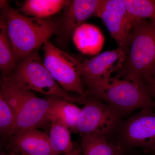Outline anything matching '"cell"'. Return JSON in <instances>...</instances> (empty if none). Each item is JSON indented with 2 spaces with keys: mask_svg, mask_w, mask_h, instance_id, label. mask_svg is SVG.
Instances as JSON below:
<instances>
[{
  "mask_svg": "<svg viewBox=\"0 0 155 155\" xmlns=\"http://www.w3.org/2000/svg\"><path fill=\"white\" fill-rule=\"evenodd\" d=\"M8 34L16 60L29 55L56 33L58 22L25 16L1 1Z\"/></svg>",
  "mask_w": 155,
  "mask_h": 155,
  "instance_id": "6da1fadb",
  "label": "cell"
},
{
  "mask_svg": "<svg viewBox=\"0 0 155 155\" xmlns=\"http://www.w3.org/2000/svg\"><path fill=\"white\" fill-rule=\"evenodd\" d=\"M155 68V21L137 19L130 38L128 51L119 75L143 82Z\"/></svg>",
  "mask_w": 155,
  "mask_h": 155,
  "instance_id": "7a4b0ae2",
  "label": "cell"
},
{
  "mask_svg": "<svg viewBox=\"0 0 155 155\" xmlns=\"http://www.w3.org/2000/svg\"><path fill=\"white\" fill-rule=\"evenodd\" d=\"M1 83L64 98L73 103L85 104L86 96H70L51 75L36 50L23 58L15 71L3 76Z\"/></svg>",
  "mask_w": 155,
  "mask_h": 155,
  "instance_id": "3957f363",
  "label": "cell"
},
{
  "mask_svg": "<svg viewBox=\"0 0 155 155\" xmlns=\"http://www.w3.org/2000/svg\"><path fill=\"white\" fill-rule=\"evenodd\" d=\"M92 97L104 101L126 113L136 109L153 110L155 101L143 82L130 80L119 75L88 89Z\"/></svg>",
  "mask_w": 155,
  "mask_h": 155,
  "instance_id": "277c9868",
  "label": "cell"
},
{
  "mask_svg": "<svg viewBox=\"0 0 155 155\" xmlns=\"http://www.w3.org/2000/svg\"><path fill=\"white\" fill-rule=\"evenodd\" d=\"M0 94L9 104L15 116L13 135L30 129H37L48 121L50 104L33 92L1 83Z\"/></svg>",
  "mask_w": 155,
  "mask_h": 155,
  "instance_id": "5b68a950",
  "label": "cell"
},
{
  "mask_svg": "<svg viewBox=\"0 0 155 155\" xmlns=\"http://www.w3.org/2000/svg\"><path fill=\"white\" fill-rule=\"evenodd\" d=\"M127 113L95 98L86 100L74 132L97 134L109 137L117 132Z\"/></svg>",
  "mask_w": 155,
  "mask_h": 155,
  "instance_id": "8992f818",
  "label": "cell"
},
{
  "mask_svg": "<svg viewBox=\"0 0 155 155\" xmlns=\"http://www.w3.org/2000/svg\"><path fill=\"white\" fill-rule=\"evenodd\" d=\"M44 63L54 79L67 92L86 96L79 69V61L46 41L43 44Z\"/></svg>",
  "mask_w": 155,
  "mask_h": 155,
  "instance_id": "52a82bcc",
  "label": "cell"
},
{
  "mask_svg": "<svg viewBox=\"0 0 155 155\" xmlns=\"http://www.w3.org/2000/svg\"><path fill=\"white\" fill-rule=\"evenodd\" d=\"M116 133L125 147H141L155 152V113L144 109L122 122Z\"/></svg>",
  "mask_w": 155,
  "mask_h": 155,
  "instance_id": "ba28073f",
  "label": "cell"
},
{
  "mask_svg": "<svg viewBox=\"0 0 155 155\" xmlns=\"http://www.w3.org/2000/svg\"><path fill=\"white\" fill-rule=\"evenodd\" d=\"M95 16L102 20L118 48L127 53L130 34L137 19L129 14L123 0H101Z\"/></svg>",
  "mask_w": 155,
  "mask_h": 155,
  "instance_id": "9c48e42d",
  "label": "cell"
},
{
  "mask_svg": "<svg viewBox=\"0 0 155 155\" xmlns=\"http://www.w3.org/2000/svg\"><path fill=\"white\" fill-rule=\"evenodd\" d=\"M127 54L125 50L118 48L79 61L81 76L88 89L107 81L112 77L111 74L122 67Z\"/></svg>",
  "mask_w": 155,
  "mask_h": 155,
  "instance_id": "30bf717a",
  "label": "cell"
},
{
  "mask_svg": "<svg viewBox=\"0 0 155 155\" xmlns=\"http://www.w3.org/2000/svg\"><path fill=\"white\" fill-rule=\"evenodd\" d=\"M101 0H74L66 8L56 33L60 42L67 41L79 26L95 16Z\"/></svg>",
  "mask_w": 155,
  "mask_h": 155,
  "instance_id": "8fae6325",
  "label": "cell"
},
{
  "mask_svg": "<svg viewBox=\"0 0 155 155\" xmlns=\"http://www.w3.org/2000/svg\"><path fill=\"white\" fill-rule=\"evenodd\" d=\"M10 138L11 150L18 155H57L51 147L48 135L37 129L24 130Z\"/></svg>",
  "mask_w": 155,
  "mask_h": 155,
  "instance_id": "7c38bea8",
  "label": "cell"
},
{
  "mask_svg": "<svg viewBox=\"0 0 155 155\" xmlns=\"http://www.w3.org/2000/svg\"><path fill=\"white\" fill-rule=\"evenodd\" d=\"M50 104L48 121L61 123L74 132L76 128L81 109L75 103L60 97L48 96Z\"/></svg>",
  "mask_w": 155,
  "mask_h": 155,
  "instance_id": "4fadbf2b",
  "label": "cell"
},
{
  "mask_svg": "<svg viewBox=\"0 0 155 155\" xmlns=\"http://www.w3.org/2000/svg\"><path fill=\"white\" fill-rule=\"evenodd\" d=\"M72 38L78 49L88 55L99 54L104 42V38L99 28L89 23H84L79 26Z\"/></svg>",
  "mask_w": 155,
  "mask_h": 155,
  "instance_id": "5bb4252c",
  "label": "cell"
},
{
  "mask_svg": "<svg viewBox=\"0 0 155 155\" xmlns=\"http://www.w3.org/2000/svg\"><path fill=\"white\" fill-rule=\"evenodd\" d=\"M83 155H123L124 148L118 141L97 134H80Z\"/></svg>",
  "mask_w": 155,
  "mask_h": 155,
  "instance_id": "9a60e30c",
  "label": "cell"
},
{
  "mask_svg": "<svg viewBox=\"0 0 155 155\" xmlns=\"http://www.w3.org/2000/svg\"><path fill=\"white\" fill-rule=\"evenodd\" d=\"M71 1L65 0H27L19 9L21 14L28 17L47 19L66 8Z\"/></svg>",
  "mask_w": 155,
  "mask_h": 155,
  "instance_id": "2e32d148",
  "label": "cell"
},
{
  "mask_svg": "<svg viewBox=\"0 0 155 155\" xmlns=\"http://www.w3.org/2000/svg\"><path fill=\"white\" fill-rule=\"evenodd\" d=\"M16 61L5 20L2 17L0 21V69L3 76H8L14 72Z\"/></svg>",
  "mask_w": 155,
  "mask_h": 155,
  "instance_id": "e0dca14e",
  "label": "cell"
},
{
  "mask_svg": "<svg viewBox=\"0 0 155 155\" xmlns=\"http://www.w3.org/2000/svg\"><path fill=\"white\" fill-rule=\"evenodd\" d=\"M70 129L58 122H51L49 139L53 151L57 155L65 154L74 150Z\"/></svg>",
  "mask_w": 155,
  "mask_h": 155,
  "instance_id": "ac0fdd59",
  "label": "cell"
},
{
  "mask_svg": "<svg viewBox=\"0 0 155 155\" xmlns=\"http://www.w3.org/2000/svg\"><path fill=\"white\" fill-rule=\"evenodd\" d=\"M127 11L135 19L155 21V0H123Z\"/></svg>",
  "mask_w": 155,
  "mask_h": 155,
  "instance_id": "d6986e66",
  "label": "cell"
},
{
  "mask_svg": "<svg viewBox=\"0 0 155 155\" xmlns=\"http://www.w3.org/2000/svg\"><path fill=\"white\" fill-rule=\"evenodd\" d=\"M15 119L14 112L8 102L0 94V133L4 139L13 135Z\"/></svg>",
  "mask_w": 155,
  "mask_h": 155,
  "instance_id": "ffe728a7",
  "label": "cell"
},
{
  "mask_svg": "<svg viewBox=\"0 0 155 155\" xmlns=\"http://www.w3.org/2000/svg\"><path fill=\"white\" fill-rule=\"evenodd\" d=\"M144 83L150 95L155 101V68Z\"/></svg>",
  "mask_w": 155,
  "mask_h": 155,
  "instance_id": "44dd1931",
  "label": "cell"
},
{
  "mask_svg": "<svg viewBox=\"0 0 155 155\" xmlns=\"http://www.w3.org/2000/svg\"><path fill=\"white\" fill-rule=\"evenodd\" d=\"M82 152H81V147L74 149L72 151L69 153L66 154L64 155H82Z\"/></svg>",
  "mask_w": 155,
  "mask_h": 155,
  "instance_id": "7402d4cb",
  "label": "cell"
},
{
  "mask_svg": "<svg viewBox=\"0 0 155 155\" xmlns=\"http://www.w3.org/2000/svg\"><path fill=\"white\" fill-rule=\"evenodd\" d=\"M1 155H17V154L14 151L11 150L9 153H1Z\"/></svg>",
  "mask_w": 155,
  "mask_h": 155,
  "instance_id": "603a6c76",
  "label": "cell"
},
{
  "mask_svg": "<svg viewBox=\"0 0 155 155\" xmlns=\"http://www.w3.org/2000/svg\"><path fill=\"white\" fill-rule=\"evenodd\" d=\"M17 155H18V154H17Z\"/></svg>",
  "mask_w": 155,
  "mask_h": 155,
  "instance_id": "cb8c5ba5",
  "label": "cell"
},
{
  "mask_svg": "<svg viewBox=\"0 0 155 155\" xmlns=\"http://www.w3.org/2000/svg\"></svg>",
  "mask_w": 155,
  "mask_h": 155,
  "instance_id": "d4e9b609",
  "label": "cell"
}]
</instances>
